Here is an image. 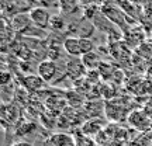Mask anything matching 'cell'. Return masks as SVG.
Here are the masks:
<instances>
[{
    "instance_id": "13",
    "label": "cell",
    "mask_w": 152,
    "mask_h": 146,
    "mask_svg": "<svg viewBox=\"0 0 152 146\" xmlns=\"http://www.w3.org/2000/svg\"><path fill=\"white\" fill-rule=\"evenodd\" d=\"M66 21H65V18L61 16H55L52 17V20H51V28L52 30H56V31H62V30H65L66 28Z\"/></svg>"
},
{
    "instance_id": "15",
    "label": "cell",
    "mask_w": 152,
    "mask_h": 146,
    "mask_svg": "<svg viewBox=\"0 0 152 146\" xmlns=\"http://www.w3.org/2000/svg\"><path fill=\"white\" fill-rule=\"evenodd\" d=\"M10 146H33L30 142H26V141H18V142H14V143H11Z\"/></svg>"
},
{
    "instance_id": "7",
    "label": "cell",
    "mask_w": 152,
    "mask_h": 146,
    "mask_svg": "<svg viewBox=\"0 0 152 146\" xmlns=\"http://www.w3.org/2000/svg\"><path fill=\"white\" fill-rule=\"evenodd\" d=\"M21 84L24 86V89H26L27 92H38L39 89H42V87H44L45 81H44L38 75H35V76L30 75V76L23 77Z\"/></svg>"
},
{
    "instance_id": "9",
    "label": "cell",
    "mask_w": 152,
    "mask_h": 146,
    "mask_svg": "<svg viewBox=\"0 0 152 146\" xmlns=\"http://www.w3.org/2000/svg\"><path fill=\"white\" fill-rule=\"evenodd\" d=\"M80 59H82V63L85 65V68L89 69V70H96V69H99V66H100V63H102L100 56H99V54L96 52V51H93V52H90V54L83 55Z\"/></svg>"
},
{
    "instance_id": "1",
    "label": "cell",
    "mask_w": 152,
    "mask_h": 146,
    "mask_svg": "<svg viewBox=\"0 0 152 146\" xmlns=\"http://www.w3.org/2000/svg\"><path fill=\"white\" fill-rule=\"evenodd\" d=\"M28 14H30V18H31V23H33L34 27L39 28V30H45V28L51 27L52 17L49 14L48 9L35 6V7H31V9H30Z\"/></svg>"
},
{
    "instance_id": "16",
    "label": "cell",
    "mask_w": 152,
    "mask_h": 146,
    "mask_svg": "<svg viewBox=\"0 0 152 146\" xmlns=\"http://www.w3.org/2000/svg\"><path fill=\"white\" fill-rule=\"evenodd\" d=\"M41 1L42 0H26V3H28V4H37V6L41 4Z\"/></svg>"
},
{
    "instance_id": "10",
    "label": "cell",
    "mask_w": 152,
    "mask_h": 146,
    "mask_svg": "<svg viewBox=\"0 0 152 146\" xmlns=\"http://www.w3.org/2000/svg\"><path fill=\"white\" fill-rule=\"evenodd\" d=\"M79 9V0H59V10L64 14H72Z\"/></svg>"
},
{
    "instance_id": "8",
    "label": "cell",
    "mask_w": 152,
    "mask_h": 146,
    "mask_svg": "<svg viewBox=\"0 0 152 146\" xmlns=\"http://www.w3.org/2000/svg\"><path fill=\"white\" fill-rule=\"evenodd\" d=\"M96 30L93 21L87 20L86 17H83L80 20V23L76 24V34L79 35V38H90L93 35V31Z\"/></svg>"
},
{
    "instance_id": "12",
    "label": "cell",
    "mask_w": 152,
    "mask_h": 146,
    "mask_svg": "<svg viewBox=\"0 0 152 146\" xmlns=\"http://www.w3.org/2000/svg\"><path fill=\"white\" fill-rule=\"evenodd\" d=\"M75 142H76V146H97V143L93 141L90 136H86V135H83V134L76 135Z\"/></svg>"
},
{
    "instance_id": "5",
    "label": "cell",
    "mask_w": 152,
    "mask_h": 146,
    "mask_svg": "<svg viewBox=\"0 0 152 146\" xmlns=\"http://www.w3.org/2000/svg\"><path fill=\"white\" fill-rule=\"evenodd\" d=\"M62 48L65 52L72 58H82L80 44H79V37H68L62 44Z\"/></svg>"
},
{
    "instance_id": "6",
    "label": "cell",
    "mask_w": 152,
    "mask_h": 146,
    "mask_svg": "<svg viewBox=\"0 0 152 146\" xmlns=\"http://www.w3.org/2000/svg\"><path fill=\"white\" fill-rule=\"evenodd\" d=\"M85 65L82 63V59L79 58H72L68 63H66V75L76 79L85 75Z\"/></svg>"
},
{
    "instance_id": "2",
    "label": "cell",
    "mask_w": 152,
    "mask_h": 146,
    "mask_svg": "<svg viewBox=\"0 0 152 146\" xmlns=\"http://www.w3.org/2000/svg\"><path fill=\"white\" fill-rule=\"evenodd\" d=\"M33 23H31V18H30V14L28 13H17L13 16L11 18V24L10 27L13 28V31L16 33H23L26 34L31 28Z\"/></svg>"
},
{
    "instance_id": "3",
    "label": "cell",
    "mask_w": 152,
    "mask_h": 146,
    "mask_svg": "<svg viewBox=\"0 0 152 146\" xmlns=\"http://www.w3.org/2000/svg\"><path fill=\"white\" fill-rule=\"evenodd\" d=\"M58 73V65L52 59H45L38 65V76L42 79L45 83L51 81Z\"/></svg>"
},
{
    "instance_id": "11",
    "label": "cell",
    "mask_w": 152,
    "mask_h": 146,
    "mask_svg": "<svg viewBox=\"0 0 152 146\" xmlns=\"http://www.w3.org/2000/svg\"><path fill=\"white\" fill-rule=\"evenodd\" d=\"M79 44H80V51L82 56L86 54H90L94 51V44L90 38H79Z\"/></svg>"
},
{
    "instance_id": "14",
    "label": "cell",
    "mask_w": 152,
    "mask_h": 146,
    "mask_svg": "<svg viewBox=\"0 0 152 146\" xmlns=\"http://www.w3.org/2000/svg\"><path fill=\"white\" fill-rule=\"evenodd\" d=\"M0 81H1V86L11 84V81H13V76H11L10 72H3V73L0 75Z\"/></svg>"
},
{
    "instance_id": "4",
    "label": "cell",
    "mask_w": 152,
    "mask_h": 146,
    "mask_svg": "<svg viewBox=\"0 0 152 146\" xmlns=\"http://www.w3.org/2000/svg\"><path fill=\"white\" fill-rule=\"evenodd\" d=\"M47 146H76L75 136L65 134V132H56L49 135V138L45 142Z\"/></svg>"
}]
</instances>
